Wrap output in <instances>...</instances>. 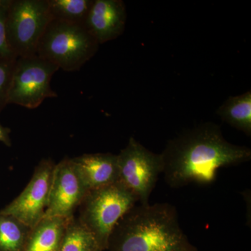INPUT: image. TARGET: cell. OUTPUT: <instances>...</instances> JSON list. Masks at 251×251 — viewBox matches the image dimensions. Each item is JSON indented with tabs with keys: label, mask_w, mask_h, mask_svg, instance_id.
I'll return each instance as SVG.
<instances>
[{
	"label": "cell",
	"mask_w": 251,
	"mask_h": 251,
	"mask_svg": "<svg viewBox=\"0 0 251 251\" xmlns=\"http://www.w3.org/2000/svg\"><path fill=\"white\" fill-rule=\"evenodd\" d=\"M1 0H0V2H1Z\"/></svg>",
	"instance_id": "ffe728a7"
},
{
	"label": "cell",
	"mask_w": 251,
	"mask_h": 251,
	"mask_svg": "<svg viewBox=\"0 0 251 251\" xmlns=\"http://www.w3.org/2000/svg\"><path fill=\"white\" fill-rule=\"evenodd\" d=\"M30 230L13 216L0 214V251H23Z\"/></svg>",
	"instance_id": "5bb4252c"
},
{
	"label": "cell",
	"mask_w": 251,
	"mask_h": 251,
	"mask_svg": "<svg viewBox=\"0 0 251 251\" xmlns=\"http://www.w3.org/2000/svg\"><path fill=\"white\" fill-rule=\"evenodd\" d=\"M16 59L0 60V112L8 105L10 86Z\"/></svg>",
	"instance_id": "e0dca14e"
},
{
	"label": "cell",
	"mask_w": 251,
	"mask_h": 251,
	"mask_svg": "<svg viewBox=\"0 0 251 251\" xmlns=\"http://www.w3.org/2000/svg\"><path fill=\"white\" fill-rule=\"evenodd\" d=\"M111 251H198L180 227L168 203L135 205L118 223L109 239Z\"/></svg>",
	"instance_id": "7a4b0ae2"
},
{
	"label": "cell",
	"mask_w": 251,
	"mask_h": 251,
	"mask_svg": "<svg viewBox=\"0 0 251 251\" xmlns=\"http://www.w3.org/2000/svg\"><path fill=\"white\" fill-rule=\"evenodd\" d=\"M218 114L231 126L251 135V91L237 97H229L218 110Z\"/></svg>",
	"instance_id": "4fadbf2b"
},
{
	"label": "cell",
	"mask_w": 251,
	"mask_h": 251,
	"mask_svg": "<svg viewBox=\"0 0 251 251\" xmlns=\"http://www.w3.org/2000/svg\"><path fill=\"white\" fill-rule=\"evenodd\" d=\"M52 20L84 24L92 0H48Z\"/></svg>",
	"instance_id": "2e32d148"
},
{
	"label": "cell",
	"mask_w": 251,
	"mask_h": 251,
	"mask_svg": "<svg viewBox=\"0 0 251 251\" xmlns=\"http://www.w3.org/2000/svg\"><path fill=\"white\" fill-rule=\"evenodd\" d=\"M58 70L54 64L37 54L18 57L11 78L8 104L35 109L46 99L58 97L50 85L52 76Z\"/></svg>",
	"instance_id": "52a82bcc"
},
{
	"label": "cell",
	"mask_w": 251,
	"mask_h": 251,
	"mask_svg": "<svg viewBox=\"0 0 251 251\" xmlns=\"http://www.w3.org/2000/svg\"></svg>",
	"instance_id": "44dd1931"
},
{
	"label": "cell",
	"mask_w": 251,
	"mask_h": 251,
	"mask_svg": "<svg viewBox=\"0 0 251 251\" xmlns=\"http://www.w3.org/2000/svg\"><path fill=\"white\" fill-rule=\"evenodd\" d=\"M48 0H11L6 15V36L16 57L36 55L52 21Z\"/></svg>",
	"instance_id": "5b68a950"
},
{
	"label": "cell",
	"mask_w": 251,
	"mask_h": 251,
	"mask_svg": "<svg viewBox=\"0 0 251 251\" xmlns=\"http://www.w3.org/2000/svg\"><path fill=\"white\" fill-rule=\"evenodd\" d=\"M88 193L71 158L62 160L54 166L44 218L72 219Z\"/></svg>",
	"instance_id": "9c48e42d"
},
{
	"label": "cell",
	"mask_w": 251,
	"mask_h": 251,
	"mask_svg": "<svg viewBox=\"0 0 251 251\" xmlns=\"http://www.w3.org/2000/svg\"><path fill=\"white\" fill-rule=\"evenodd\" d=\"M126 13L120 0L93 1L84 25L99 44L114 40L125 30Z\"/></svg>",
	"instance_id": "30bf717a"
},
{
	"label": "cell",
	"mask_w": 251,
	"mask_h": 251,
	"mask_svg": "<svg viewBox=\"0 0 251 251\" xmlns=\"http://www.w3.org/2000/svg\"><path fill=\"white\" fill-rule=\"evenodd\" d=\"M54 166L53 162L43 160L27 186L0 214L13 216L32 229L45 214Z\"/></svg>",
	"instance_id": "ba28073f"
},
{
	"label": "cell",
	"mask_w": 251,
	"mask_h": 251,
	"mask_svg": "<svg viewBox=\"0 0 251 251\" xmlns=\"http://www.w3.org/2000/svg\"><path fill=\"white\" fill-rule=\"evenodd\" d=\"M70 219L44 218L41 220L31 229L23 251H59Z\"/></svg>",
	"instance_id": "7c38bea8"
},
{
	"label": "cell",
	"mask_w": 251,
	"mask_h": 251,
	"mask_svg": "<svg viewBox=\"0 0 251 251\" xmlns=\"http://www.w3.org/2000/svg\"><path fill=\"white\" fill-rule=\"evenodd\" d=\"M10 130L9 128H6L0 125V143L4 144L6 146H11V140L10 138Z\"/></svg>",
	"instance_id": "d6986e66"
},
{
	"label": "cell",
	"mask_w": 251,
	"mask_h": 251,
	"mask_svg": "<svg viewBox=\"0 0 251 251\" xmlns=\"http://www.w3.org/2000/svg\"><path fill=\"white\" fill-rule=\"evenodd\" d=\"M138 202L119 181L87 193L81 204L80 221L93 234L100 251L108 249L114 229Z\"/></svg>",
	"instance_id": "277c9868"
},
{
	"label": "cell",
	"mask_w": 251,
	"mask_h": 251,
	"mask_svg": "<svg viewBox=\"0 0 251 251\" xmlns=\"http://www.w3.org/2000/svg\"><path fill=\"white\" fill-rule=\"evenodd\" d=\"M99 45L85 25L52 20L36 54L64 72H77L97 53Z\"/></svg>",
	"instance_id": "3957f363"
},
{
	"label": "cell",
	"mask_w": 251,
	"mask_h": 251,
	"mask_svg": "<svg viewBox=\"0 0 251 251\" xmlns=\"http://www.w3.org/2000/svg\"><path fill=\"white\" fill-rule=\"evenodd\" d=\"M119 182L130 191L142 205L150 204V197L158 176L163 173L161 153L151 152L133 138L117 155Z\"/></svg>",
	"instance_id": "8992f818"
},
{
	"label": "cell",
	"mask_w": 251,
	"mask_h": 251,
	"mask_svg": "<svg viewBox=\"0 0 251 251\" xmlns=\"http://www.w3.org/2000/svg\"><path fill=\"white\" fill-rule=\"evenodd\" d=\"M161 155L165 181L179 188L213 184L221 168L250 161L251 150L229 143L219 126L206 123L170 140Z\"/></svg>",
	"instance_id": "6da1fadb"
},
{
	"label": "cell",
	"mask_w": 251,
	"mask_h": 251,
	"mask_svg": "<svg viewBox=\"0 0 251 251\" xmlns=\"http://www.w3.org/2000/svg\"><path fill=\"white\" fill-rule=\"evenodd\" d=\"M99 251L93 234L80 221L71 219L64 231L59 251Z\"/></svg>",
	"instance_id": "9a60e30c"
},
{
	"label": "cell",
	"mask_w": 251,
	"mask_h": 251,
	"mask_svg": "<svg viewBox=\"0 0 251 251\" xmlns=\"http://www.w3.org/2000/svg\"><path fill=\"white\" fill-rule=\"evenodd\" d=\"M71 160L88 192L118 182L117 155L85 153Z\"/></svg>",
	"instance_id": "8fae6325"
},
{
	"label": "cell",
	"mask_w": 251,
	"mask_h": 251,
	"mask_svg": "<svg viewBox=\"0 0 251 251\" xmlns=\"http://www.w3.org/2000/svg\"><path fill=\"white\" fill-rule=\"evenodd\" d=\"M10 1L11 0H1L0 2V60L17 58L10 49L6 36V15Z\"/></svg>",
	"instance_id": "ac0fdd59"
}]
</instances>
